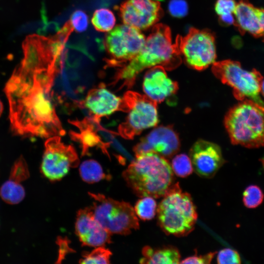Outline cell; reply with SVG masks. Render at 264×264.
<instances>
[{
    "mask_svg": "<svg viewBox=\"0 0 264 264\" xmlns=\"http://www.w3.org/2000/svg\"><path fill=\"white\" fill-rule=\"evenodd\" d=\"M216 254V252H210L203 255H198L196 253L182 260L180 264H209Z\"/></svg>",
    "mask_w": 264,
    "mask_h": 264,
    "instance_id": "cell-31",
    "label": "cell"
},
{
    "mask_svg": "<svg viewBox=\"0 0 264 264\" xmlns=\"http://www.w3.org/2000/svg\"><path fill=\"white\" fill-rule=\"evenodd\" d=\"M179 54L169 29L157 25L146 39L141 51L117 72L114 84L119 83L121 88H129L133 86L138 74L146 68L156 66L168 70L175 68L181 62Z\"/></svg>",
    "mask_w": 264,
    "mask_h": 264,
    "instance_id": "cell-1",
    "label": "cell"
},
{
    "mask_svg": "<svg viewBox=\"0 0 264 264\" xmlns=\"http://www.w3.org/2000/svg\"><path fill=\"white\" fill-rule=\"evenodd\" d=\"M169 13L174 17L182 18L188 11V6L185 0H170L168 5Z\"/></svg>",
    "mask_w": 264,
    "mask_h": 264,
    "instance_id": "cell-29",
    "label": "cell"
},
{
    "mask_svg": "<svg viewBox=\"0 0 264 264\" xmlns=\"http://www.w3.org/2000/svg\"><path fill=\"white\" fill-rule=\"evenodd\" d=\"M171 167L174 173L181 177H186L191 175L193 168L191 159L186 154L176 155L172 161Z\"/></svg>",
    "mask_w": 264,
    "mask_h": 264,
    "instance_id": "cell-24",
    "label": "cell"
},
{
    "mask_svg": "<svg viewBox=\"0 0 264 264\" xmlns=\"http://www.w3.org/2000/svg\"><path fill=\"white\" fill-rule=\"evenodd\" d=\"M236 4L234 0H217L215 4V11L219 16L233 14Z\"/></svg>",
    "mask_w": 264,
    "mask_h": 264,
    "instance_id": "cell-30",
    "label": "cell"
},
{
    "mask_svg": "<svg viewBox=\"0 0 264 264\" xmlns=\"http://www.w3.org/2000/svg\"><path fill=\"white\" fill-rule=\"evenodd\" d=\"M231 143L248 148L264 146V108L245 99L232 107L224 120Z\"/></svg>",
    "mask_w": 264,
    "mask_h": 264,
    "instance_id": "cell-3",
    "label": "cell"
},
{
    "mask_svg": "<svg viewBox=\"0 0 264 264\" xmlns=\"http://www.w3.org/2000/svg\"><path fill=\"white\" fill-rule=\"evenodd\" d=\"M235 22L241 33L255 38L264 35V9L254 6L248 0H240L234 12Z\"/></svg>",
    "mask_w": 264,
    "mask_h": 264,
    "instance_id": "cell-16",
    "label": "cell"
},
{
    "mask_svg": "<svg viewBox=\"0 0 264 264\" xmlns=\"http://www.w3.org/2000/svg\"><path fill=\"white\" fill-rule=\"evenodd\" d=\"M156 0V1H157L158 0Z\"/></svg>",
    "mask_w": 264,
    "mask_h": 264,
    "instance_id": "cell-37",
    "label": "cell"
},
{
    "mask_svg": "<svg viewBox=\"0 0 264 264\" xmlns=\"http://www.w3.org/2000/svg\"><path fill=\"white\" fill-rule=\"evenodd\" d=\"M0 196L5 202L15 204L23 199L25 191L21 183L9 179L1 187Z\"/></svg>",
    "mask_w": 264,
    "mask_h": 264,
    "instance_id": "cell-20",
    "label": "cell"
},
{
    "mask_svg": "<svg viewBox=\"0 0 264 264\" xmlns=\"http://www.w3.org/2000/svg\"><path fill=\"white\" fill-rule=\"evenodd\" d=\"M157 104L146 95L130 90L125 92L119 110L127 116L118 127L119 134L132 139L143 130L155 126L158 122Z\"/></svg>",
    "mask_w": 264,
    "mask_h": 264,
    "instance_id": "cell-5",
    "label": "cell"
},
{
    "mask_svg": "<svg viewBox=\"0 0 264 264\" xmlns=\"http://www.w3.org/2000/svg\"><path fill=\"white\" fill-rule=\"evenodd\" d=\"M3 109V107L2 103L0 100V116L2 112Z\"/></svg>",
    "mask_w": 264,
    "mask_h": 264,
    "instance_id": "cell-34",
    "label": "cell"
},
{
    "mask_svg": "<svg viewBox=\"0 0 264 264\" xmlns=\"http://www.w3.org/2000/svg\"><path fill=\"white\" fill-rule=\"evenodd\" d=\"M111 252L103 246H99L89 253H86L80 260L81 264H109Z\"/></svg>",
    "mask_w": 264,
    "mask_h": 264,
    "instance_id": "cell-25",
    "label": "cell"
},
{
    "mask_svg": "<svg viewBox=\"0 0 264 264\" xmlns=\"http://www.w3.org/2000/svg\"><path fill=\"white\" fill-rule=\"evenodd\" d=\"M220 21L225 24L231 25L235 22L233 14H226L220 16Z\"/></svg>",
    "mask_w": 264,
    "mask_h": 264,
    "instance_id": "cell-32",
    "label": "cell"
},
{
    "mask_svg": "<svg viewBox=\"0 0 264 264\" xmlns=\"http://www.w3.org/2000/svg\"><path fill=\"white\" fill-rule=\"evenodd\" d=\"M178 47L187 64L197 69H204L215 63L216 49L212 35L205 31L192 30L180 39Z\"/></svg>",
    "mask_w": 264,
    "mask_h": 264,
    "instance_id": "cell-10",
    "label": "cell"
},
{
    "mask_svg": "<svg viewBox=\"0 0 264 264\" xmlns=\"http://www.w3.org/2000/svg\"><path fill=\"white\" fill-rule=\"evenodd\" d=\"M79 163L74 147L63 143L59 135L51 136L46 140L41 169L43 174L50 181L60 180Z\"/></svg>",
    "mask_w": 264,
    "mask_h": 264,
    "instance_id": "cell-8",
    "label": "cell"
},
{
    "mask_svg": "<svg viewBox=\"0 0 264 264\" xmlns=\"http://www.w3.org/2000/svg\"><path fill=\"white\" fill-rule=\"evenodd\" d=\"M135 156L122 174L128 185L141 198L163 197L176 183L169 162L154 153Z\"/></svg>",
    "mask_w": 264,
    "mask_h": 264,
    "instance_id": "cell-2",
    "label": "cell"
},
{
    "mask_svg": "<svg viewBox=\"0 0 264 264\" xmlns=\"http://www.w3.org/2000/svg\"><path fill=\"white\" fill-rule=\"evenodd\" d=\"M29 176V172L27 163L21 156L14 164L9 179L21 183Z\"/></svg>",
    "mask_w": 264,
    "mask_h": 264,
    "instance_id": "cell-26",
    "label": "cell"
},
{
    "mask_svg": "<svg viewBox=\"0 0 264 264\" xmlns=\"http://www.w3.org/2000/svg\"><path fill=\"white\" fill-rule=\"evenodd\" d=\"M217 263L220 264H241V259L238 252L231 248H224L219 252L217 258Z\"/></svg>",
    "mask_w": 264,
    "mask_h": 264,
    "instance_id": "cell-28",
    "label": "cell"
},
{
    "mask_svg": "<svg viewBox=\"0 0 264 264\" xmlns=\"http://www.w3.org/2000/svg\"><path fill=\"white\" fill-rule=\"evenodd\" d=\"M263 42H264V35L263 36Z\"/></svg>",
    "mask_w": 264,
    "mask_h": 264,
    "instance_id": "cell-36",
    "label": "cell"
},
{
    "mask_svg": "<svg viewBox=\"0 0 264 264\" xmlns=\"http://www.w3.org/2000/svg\"><path fill=\"white\" fill-rule=\"evenodd\" d=\"M73 30L77 32H82L85 31L88 24V18L84 11H75L71 16L68 21Z\"/></svg>",
    "mask_w": 264,
    "mask_h": 264,
    "instance_id": "cell-27",
    "label": "cell"
},
{
    "mask_svg": "<svg viewBox=\"0 0 264 264\" xmlns=\"http://www.w3.org/2000/svg\"><path fill=\"white\" fill-rule=\"evenodd\" d=\"M160 10L155 0H126L119 8L123 22L140 30L153 25L159 18Z\"/></svg>",
    "mask_w": 264,
    "mask_h": 264,
    "instance_id": "cell-13",
    "label": "cell"
},
{
    "mask_svg": "<svg viewBox=\"0 0 264 264\" xmlns=\"http://www.w3.org/2000/svg\"><path fill=\"white\" fill-rule=\"evenodd\" d=\"M161 66L150 68L146 73L143 88L146 95L156 102L160 103L174 95L178 89V85L170 79Z\"/></svg>",
    "mask_w": 264,
    "mask_h": 264,
    "instance_id": "cell-15",
    "label": "cell"
},
{
    "mask_svg": "<svg viewBox=\"0 0 264 264\" xmlns=\"http://www.w3.org/2000/svg\"><path fill=\"white\" fill-rule=\"evenodd\" d=\"M145 41L140 30L125 24L116 26L104 41L106 49L112 58L110 63L117 65L129 61L141 51Z\"/></svg>",
    "mask_w": 264,
    "mask_h": 264,
    "instance_id": "cell-9",
    "label": "cell"
},
{
    "mask_svg": "<svg viewBox=\"0 0 264 264\" xmlns=\"http://www.w3.org/2000/svg\"><path fill=\"white\" fill-rule=\"evenodd\" d=\"M212 72L222 83L232 88L237 100L248 99L264 108V101L260 97L263 77L257 69L246 70L239 62L227 60L213 64Z\"/></svg>",
    "mask_w": 264,
    "mask_h": 264,
    "instance_id": "cell-6",
    "label": "cell"
},
{
    "mask_svg": "<svg viewBox=\"0 0 264 264\" xmlns=\"http://www.w3.org/2000/svg\"><path fill=\"white\" fill-rule=\"evenodd\" d=\"M89 194L93 199L89 208L95 219L110 233L128 235L139 228L138 220L130 204L100 194Z\"/></svg>",
    "mask_w": 264,
    "mask_h": 264,
    "instance_id": "cell-7",
    "label": "cell"
},
{
    "mask_svg": "<svg viewBox=\"0 0 264 264\" xmlns=\"http://www.w3.org/2000/svg\"><path fill=\"white\" fill-rule=\"evenodd\" d=\"M79 173L82 179L89 183L97 182L107 178L101 166L92 159L84 161L80 166Z\"/></svg>",
    "mask_w": 264,
    "mask_h": 264,
    "instance_id": "cell-19",
    "label": "cell"
},
{
    "mask_svg": "<svg viewBox=\"0 0 264 264\" xmlns=\"http://www.w3.org/2000/svg\"><path fill=\"white\" fill-rule=\"evenodd\" d=\"M261 161H262V165L263 166V168H264V157L262 159Z\"/></svg>",
    "mask_w": 264,
    "mask_h": 264,
    "instance_id": "cell-35",
    "label": "cell"
},
{
    "mask_svg": "<svg viewBox=\"0 0 264 264\" xmlns=\"http://www.w3.org/2000/svg\"><path fill=\"white\" fill-rule=\"evenodd\" d=\"M261 93L264 97V79H263L261 85Z\"/></svg>",
    "mask_w": 264,
    "mask_h": 264,
    "instance_id": "cell-33",
    "label": "cell"
},
{
    "mask_svg": "<svg viewBox=\"0 0 264 264\" xmlns=\"http://www.w3.org/2000/svg\"><path fill=\"white\" fill-rule=\"evenodd\" d=\"M143 257L140 260L141 264H179L180 255L178 249L171 245L153 248L145 246L142 250Z\"/></svg>",
    "mask_w": 264,
    "mask_h": 264,
    "instance_id": "cell-18",
    "label": "cell"
},
{
    "mask_svg": "<svg viewBox=\"0 0 264 264\" xmlns=\"http://www.w3.org/2000/svg\"><path fill=\"white\" fill-rule=\"evenodd\" d=\"M264 194L261 188L255 184L250 185L244 190L242 201L247 208L254 209L259 206L263 202Z\"/></svg>",
    "mask_w": 264,
    "mask_h": 264,
    "instance_id": "cell-23",
    "label": "cell"
},
{
    "mask_svg": "<svg viewBox=\"0 0 264 264\" xmlns=\"http://www.w3.org/2000/svg\"><path fill=\"white\" fill-rule=\"evenodd\" d=\"M121 101V98L101 86L89 91L84 105L93 116V119L98 122L101 117L119 110Z\"/></svg>",
    "mask_w": 264,
    "mask_h": 264,
    "instance_id": "cell-17",
    "label": "cell"
},
{
    "mask_svg": "<svg viewBox=\"0 0 264 264\" xmlns=\"http://www.w3.org/2000/svg\"><path fill=\"white\" fill-rule=\"evenodd\" d=\"M193 170L199 176L212 178L225 163L217 144L203 140L197 141L189 152Z\"/></svg>",
    "mask_w": 264,
    "mask_h": 264,
    "instance_id": "cell-12",
    "label": "cell"
},
{
    "mask_svg": "<svg viewBox=\"0 0 264 264\" xmlns=\"http://www.w3.org/2000/svg\"><path fill=\"white\" fill-rule=\"evenodd\" d=\"M178 135L171 126H159L142 138L133 148L135 155L154 153L170 158L179 149Z\"/></svg>",
    "mask_w": 264,
    "mask_h": 264,
    "instance_id": "cell-11",
    "label": "cell"
},
{
    "mask_svg": "<svg viewBox=\"0 0 264 264\" xmlns=\"http://www.w3.org/2000/svg\"><path fill=\"white\" fill-rule=\"evenodd\" d=\"M157 207V223L167 235L187 236L195 228L198 214L191 195L176 183Z\"/></svg>",
    "mask_w": 264,
    "mask_h": 264,
    "instance_id": "cell-4",
    "label": "cell"
},
{
    "mask_svg": "<svg viewBox=\"0 0 264 264\" xmlns=\"http://www.w3.org/2000/svg\"><path fill=\"white\" fill-rule=\"evenodd\" d=\"M115 17L111 11L102 8L93 13L91 22L96 30L100 32H109L114 27Z\"/></svg>",
    "mask_w": 264,
    "mask_h": 264,
    "instance_id": "cell-21",
    "label": "cell"
},
{
    "mask_svg": "<svg viewBox=\"0 0 264 264\" xmlns=\"http://www.w3.org/2000/svg\"><path fill=\"white\" fill-rule=\"evenodd\" d=\"M75 232L83 245L104 246L111 241V234L96 221L89 208L78 211Z\"/></svg>",
    "mask_w": 264,
    "mask_h": 264,
    "instance_id": "cell-14",
    "label": "cell"
},
{
    "mask_svg": "<svg viewBox=\"0 0 264 264\" xmlns=\"http://www.w3.org/2000/svg\"><path fill=\"white\" fill-rule=\"evenodd\" d=\"M157 204L154 198L142 197L136 203L134 211L136 215L143 220H150L156 213Z\"/></svg>",
    "mask_w": 264,
    "mask_h": 264,
    "instance_id": "cell-22",
    "label": "cell"
}]
</instances>
